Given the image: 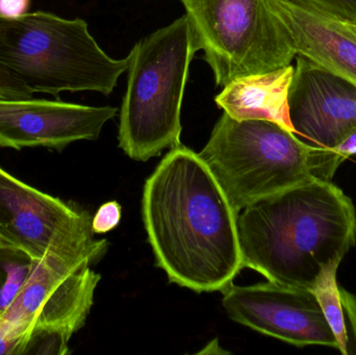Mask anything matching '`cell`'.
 Masks as SVG:
<instances>
[{
	"label": "cell",
	"mask_w": 356,
	"mask_h": 355,
	"mask_svg": "<svg viewBox=\"0 0 356 355\" xmlns=\"http://www.w3.org/2000/svg\"><path fill=\"white\" fill-rule=\"evenodd\" d=\"M142 216L156 266L180 287L224 291L242 270L238 213L199 154L171 148L144 185Z\"/></svg>",
	"instance_id": "obj_1"
},
{
	"label": "cell",
	"mask_w": 356,
	"mask_h": 355,
	"mask_svg": "<svg viewBox=\"0 0 356 355\" xmlns=\"http://www.w3.org/2000/svg\"><path fill=\"white\" fill-rule=\"evenodd\" d=\"M243 267L272 283L313 289L322 269L356 243L353 200L332 181L313 179L261 198L238 213Z\"/></svg>",
	"instance_id": "obj_2"
},
{
	"label": "cell",
	"mask_w": 356,
	"mask_h": 355,
	"mask_svg": "<svg viewBox=\"0 0 356 355\" xmlns=\"http://www.w3.org/2000/svg\"><path fill=\"white\" fill-rule=\"evenodd\" d=\"M240 213L253 202L313 179L332 181L344 162L268 120L238 121L223 113L199 154Z\"/></svg>",
	"instance_id": "obj_3"
},
{
	"label": "cell",
	"mask_w": 356,
	"mask_h": 355,
	"mask_svg": "<svg viewBox=\"0 0 356 355\" xmlns=\"http://www.w3.org/2000/svg\"><path fill=\"white\" fill-rule=\"evenodd\" d=\"M0 65L33 94L58 98L62 92L91 91L108 96L129 69V58L108 56L83 19L38 10L0 17Z\"/></svg>",
	"instance_id": "obj_4"
},
{
	"label": "cell",
	"mask_w": 356,
	"mask_h": 355,
	"mask_svg": "<svg viewBox=\"0 0 356 355\" xmlns=\"http://www.w3.org/2000/svg\"><path fill=\"white\" fill-rule=\"evenodd\" d=\"M188 16L140 40L129 56L119 122V147L146 162L180 144L181 104L188 69L199 51Z\"/></svg>",
	"instance_id": "obj_5"
},
{
	"label": "cell",
	"mask_w": 356,
	"mask_h": 355,
	"mask_svg": "<svg viewBox=\"0 0 356 355\" xmlns=\"http://www.w3.org/2000/svg\"><path fill=\"white\" fill-rule=\"evenodd\" d=\"M217 87L291 65L297 53L266 0H180Z\"/></svg>",
	"instance_id": "obj_6"
},
{
	"label": "cell",
	"mask_w": 356,
	"mask_h": 355,
	"mask_svg": "<svg viewBox=\"0 0 356 355\" xmlns=\"http://www.w3.org/2000/svg\"><path fill=\"white\" fill-rule=\"evenodd\" d=\"M0 245L35 260L95 254L104 258L106 240L94 239L89 213L23 183L0 167Z\"/></svg>",
	"instance_id": "obj_7"
},
{
	"label": "cell",
	"mask_w": 356,
	"mask_h": 355,
	"mask_svg": "<svg viewBox=\"0 0 356 355\" xmlns=\"http://www.w3.org/2000/svg\"><path fill=\"white\" fill-rule=\"evenodd\" d=\"M102 258L83 254L38 261L0 322L22 336L27 346L37 336H56L70 341L85 325L93 306L102 276L92 270L91 265Z\"/></svg>",
	"instance_id": "obj_8"
},
{
	"label": "cell",
	"mask_w": 356,
	"mask_h": 355,
	"mask_svg": "<svg viewBox=\"0 0 356 355\" xmlns=\"http://www.w3.org/2000/svg\"><path fill=\"white\" fill-rule=\"evenodd\" d=\"M222 294L228 317L238 324L298 347L322 345L338 349L312 290L268 281L248 287L232 283Z\"/></svg>",
	"instance_id": "obj_9"
},
{
	"label": "cell",
	"mask_w": 356,
	"mask_h": 355,
	"mask_svg": "<svg viewBox=\"0 0 356 355\" xmlns=\"http://www.w3.org/2000/svg\"><path fill=\"white\" fill-rule=\"evenodd\" d=\"M296 58L288 97L293 131L309 145L334 149L356 129V85L305 56Z\"/></svg>",
	"instance_id": "obj_10"
},
{
	"label": "cell",
	"mask_w": 356,
	"mask_h": 355,
	"mask_svg": "<svg viewBox=\"0 0 356 355\" xmlns=\"http://www.w3.org/2000/svg\"><path fill=\"white\" fill-rule=\"evenodd\" d=\"M117 112L118 108L108 106L0 98V147L62 150L74 142L97 140Z\"/></svg>",
	"instance_id": "obj_11"
},
{
	"label": "cell",
	"mask_w": 356,
	"mask_h": 355,
	"mask_svg": "<svg viewBox=\"0 0 356 355\" xmlns=\"http://www.w3.org/2000/svg\"><path fill=\"white\" fill-rule=\"evenodd\" d=\"M296 53L356 85V27L299 0H266Z\"/></svg>",
	"instance_id": "obj_12"
},
{
	"label": "cell",
	"mask_w": 356,
	"mask_h": 355,
	"mask_svg": "<svg viewBox=\"0 0 356 355\" xmlns=\"http://www.w3.org/2000/svg\"><path fill=\"white\" fill-rule=\"evenodd\" d=\"M292 65L259 74L238 77L223 87L215 102L236 120H268L293 131L289 116Z\"/></svg>",
	"instance_id": "obj_13"
},
{
	"label": "cell",
	"mask_w": 356,
	"mask_h": 355,
	"mask_svg": "<svg viewBox=\"0 0 356 355\" xmlns=\"http://www.w3.org/2000/svg\"><path fill=\"white\" fill-rule=\"evenodd\" d=\"M340 262L322 269L312 291L323 311L326 321L343 355H356V297L337 281Z\"/></svg>",
	"instance_id": "obj_14"
},
{
	"label": "cell",
	"mask_w": 356,
	"mask_h": 355,
	"mask_svg": "<svg viewBox=\"0 0 356 355\" xmlns=\"http://www.w3.org/2000/svg\"><path fill=\"white\" fill-rule=\"evenodd\" d=\"M37 263L22 250L0 245V317L16 299Z\"/></svg>",
	"instance_id": "obj_15"
},
{
	"label": "cell",
	"mask_w": 356,
	"mask_h": 355,
	"mask_svg": "<svg viewBox=\"0 0 356 355\" xmlns=\"http://www.w3.org/2000/svg\"><path fill=\"white\" fill-rule=\"evenodd\" d=\"M318 12L356 27V0H299Z\"/></svg>",
	"instance_id": "obj_16"
},
{
	"label": "cell",
	"mask_w": 356,
	"mask_h": 355,
	"mask_svg": "<svg viewBox=\"0 0 356 355\" xmlns=\"http://www.w3.org/2000/svg\"><path fill=\"white\" fill-rule=\"evenodd\" d=\"M121 220V206L117 201L106 202L100 206L92 219L94 233H106L118 226Z\"/></svg>",
	"instance_id": "obj_17"
},
{
	"label": "cell",
	"mask_w": 356,
	"mask_h": 355,
	"mask_svg": "<svg viewBox=\"0 0 356 355\" xmlns=\"http://www.w3.org/2000/svg\"><path fill=\"white\" fill-rule=\"evenodd\" d=\"M33 96L15 75L0 65V98L1 99H26Z\"/></svg>",
	"instance_id": "obj_18"
},
{
	"label": "cell",
	"mask_w": 356,
	"mask_h": 355,
	"mask_svg": "<svg viewBox=\"0 0 356 355\" xmlns=\"http://www.w3.org/2000/svg\"><path fill=\"white\" fill-rule=\"evenodd\" d=\"M26 340L0 322V355L25 354Z\"/></svg>",
	"instance_id": "obj_19"
},
{
	"label": "cell",
	"mask_w": 356,
	"mask_h": 355,
	"mask_svg": "<svg viewBox=\"0 0 356 355\" xmlns=\"http://www.w3.org/2000/svg\"><path fill=\"white\" fill-rule=\"evenodd\" d=\"M31 0H0V17L17 18L29 13Z\"/></svg>",
	"instance_id": "obj_20"
},
{
	"label": "cell",
	"mask_w": 356,
	"mask_h": 355,
	"mask_svg": "<svg viewBox=\"0 0 356 355\" xmlns=\"http://www.w3.org/2000/svg\"><path fill=\"white\" fill-rule=\"evenodd\" d=\"M334 152L340 156L343 160H346L349 156H355L356 154V129L353 133H349L336 148Z\"/></svg>",
	"instance_id": "obj_21"
}]
</instances>
